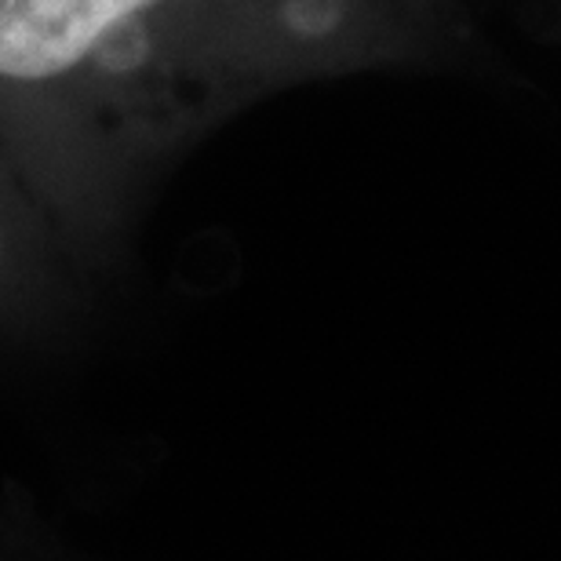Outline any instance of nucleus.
Returning a JSON list of instances; mask_svg holds the SVG:
<instances>
[{"label": "nucleus", "instance_id": "1", "mask_svg": "<svg viewBox=\"0 0 561 561\" xmlns=\"http://www.w3.org/2000/svg\"><path fill=\"white\" fill-rule=\"evenodd\" d=\"M197 0H0V84L103 95L142 73L146 55L179 48Z\"/></svg>", "mask_w": 561, "mask_h": 561}]
</instances>
